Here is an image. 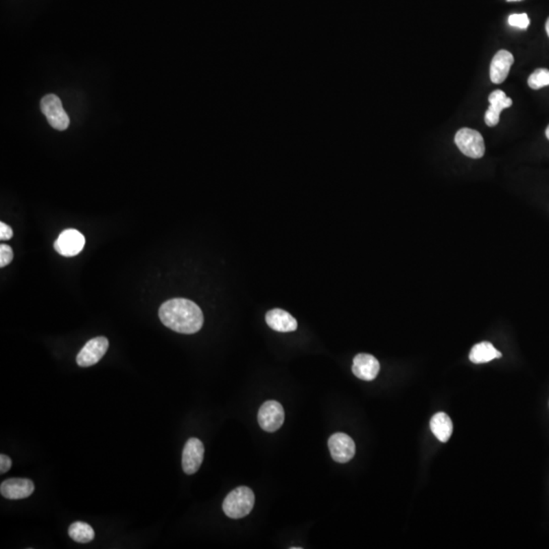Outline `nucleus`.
<instances>
[{"label": "nucleus", "instance_id": "39448f33", "mask_svg": "<svg viewBox=\"0 0 549 549\" xmlns=\"http://www.w3.org/2000/svg\"><path fill=\"white\" fill-rule=\"evenodd\" d=\"M257 419L259 425L265 432H277L284 423V409L277 401H267L261 405Z\"/></svg>", "mask_w": 549, "mask_h": 549}, {"label": "nucleus", "instance_id": "393cba45", "mask_svg": "<svg viewBox=\"0 0 549 549\" xmlns=\"http://www.w3.org/2000/svg\"><path fill=\"white\" fill-rule=\"evenodd\" d=\"M508 1H519V0H508Z\"/></svg>", "mask_w": 549, "mask_h": 549}, {"label": "nucleus", "instance_id": "2eb2a0df", "mask_svg": "<svg viewBox=\"0 0 549 549\" xmlns=\"http://www.w3.org/2000/svg\"><path fill=\"white\" fill-rule=\"evenodd\" d=\"M430 428L439 441L447 443L453 434V422L447 414L439 412L430 420Z\"/></svg>", "mask_w": 549, "mask_h": 549}, {"label": "nucleus", "instance_id": "423d86ee", "mask_svg": "<svg viewBox=\"0 0 549 549\" xmlns=\"http://www.w3.org/2000/svg\"><path fill=\"white\" fill-rule=\"evenodd\" d=\"M108 347L107 338L97 337L90 340L78 354V364L81 367H90L97 364L105 355Z\"/></svg>", "mask_w": 549, "mask_h": 549}, {"label": "nucleus", "instance_id": "7ed1b4c3", "mask_svg": "<svg viewBox=\"0 0 549 549\" xmlns=\"http://www.w3.org/2000/svg\"><path fill=\"white\" fill-rule=\"evenodd\" d=\"M455 143L460 151L472 159H479L485 153V143L480 132L471 128H463L458 130Z\"/></svg>", "mask_w": 549, "mask_h": 549}, {"label": "nucleus", "instance_id": "412c9836", "mask_svg": "<svg viewBox=\"0 0 549 549\" xmlns=\"http://www.w3.org/2000/svg\"><path fill=\"white\" fill-rule=\"evenodd\" d=\"M12 236H14V232H12V228L1 222L0 223V240L5 242V240H10Z\"/></svg>", "mask_w": 549, "mask_h": 549}, {"label": "nucleus", "instance_id": "6e6552de", "mask_svg": "<svg viewBox=\"0 0 549 549\" xmlns=\"http://www.w3.org/2000/svg\"><path fill=\"white\" fill-rule=\"evenodd\" d=\"M86 240L81 232L75 229H67L61 232L58 240L54 242V248L63 257H75L84 248Z\"/></svg>", "mask_w": 549, "mask_h": 549}, {"label": "nucleus", "instance_id": "f03ea898", "mask_svg": "<svg viewBox=\"0 0 549 549\" xmlns=\"http://www.w3.org/2000/svg\"><path fill=\"white\" fill-rule=\"evenodd\" d=\"M255 506V493L246 487H240L232 491L223 502V511L231 519H240L247 516Z\"/></svg>", "mask_w": 549, "mask_h": 549}, {"label": "nucleus", "instance_id": "f8f14e48", "mask_svg": "<svg viewBox=\"0 0 549 549\" xmlns=\"http://www.w3.org/2000/svg\"><path fill=\"white\" fill-rule=\"evenodd\" d=\"M489 103L491 106L485 112V124L489 126H498L500 122V115L502 110L512 106V99L506 97V93L500 90L494 91L489 95Z\"/></svg>", "mask_w": 549, "mask_h": 549}, {"label": "nucleus", "instance_id": "9d476101", "mask_svg": "<svg viewBox=\"0 0 549 549\" xmlns=\"http://www.w3.org/2000/svg\"><path fill=\"white\" fill-rule=\"evenodd\" d=\"M35 491L33 481L26 478L6 479L0 485V493L8 500H23Z\"/></svg>", "mask_w": 549, "mask_h": 549}, {"label": "nucleus", "instance_id": "aec40b11", "mask_svg": "<svg viewBox=\"0 0 549 549\" xmlns=\"http://www.w3.org/2000/svg\"><path fill=\"white\" fill-rule=\"evenodd\" d=\"M509 24L512 27H520V29H527L530 25V20L526 14H512L509 18Z\"/></svg>", "mask_w": 549, "mask_h": 549}, {"label": "nucleus", "instance_id": "a211bd4d", "mask_svg": "<svg viewBox=\"0 0 549 549\" xmlns=\"http://www.w3.org/2000/svg\"><path fill=\"white\" fill-rule=\"evenodd\" d=\"M528 86L533 90H539L549 86V71L546 69H537L528 78Z\"/></svg>", "mask_w": 549, "mask_h": 549}, {"label": "nucleus", "instance_id": "ddd939ff", "mask_svg": "<svg viewBox=\"0 0 549 549\" xmlns=\"http://www.w3.org/2000/svg\"><path fill=\"white\" fill-rule=\"evenodd\" d=\"M514 63V56L506 50H500L494 55L491 65V80L493 84H502L506 81Z\"/></svg>", "mask_w": 549, "mask_h": 549}, {"label": "nucleus", "instance_id": "f3484780", "mask_svg": "<svg viewBox=\"0 0 549 549\" xmlns=\"http://www.w3.org/2000/svg\"><path fill=\"white\" fill-rule=\"evenodd\" d=\"M69 535L79 544H89L94 539L95 531L89 524L78 521L69 526Z\"/></svg>", "mask_w": 549, "mask_h": 549}, {"label": "nucleus", "instance_id": "f257e3e1", "mask_svg": "<svg viewBox=\"0 0 549 549\" xmlns=\"http://www.w3.org/2000/svg\"><path fill=\"white\" fill-rule=\"evenodd\" d=\"M159 318L164 326L177 333L196 334L204 325V314L198 304L185 299L164 302L159 309Z\"/></svg>", "mask_w": 549, "mask_h": 549}, {"label": "nucleus", "instance_id": "20e7f679", "mask_svg": "<svg viewBox=\"0 0 549 549\" xmlns=\"http://www.w3.org/2000/svg\"><path fill=\"white\" fill-rule=\"evenodd\" d=\"M42 113L47 118L48 124L57 130H65L71 120L63 109L60 99L54 94L46 95L41 100Z\"/></svg>", "mask_w": 549, "mask_h": 549}, {"label": "nucleus", "instance_id": "dca6fc26", "mask_svg": "<svg viewBox=\"0 0 549 549\" xmlns=\"http://www.w3.org/2000/svg\"><path fill=\"white\" fill-rule=\"evenodd\" d=\"M502 356V353L494 348L493 344L489 342H481L471 349L469 358H470L471 362L480 364V363L489 362L495 358H500Z\"/></svg>", "mask_w": 549, "mask_h": 549}, {"label": "nucleus", "instance_id": "9b49d317", "mask_svg": "<svg viewBox=\"0 0 549 549\" xmlns=\"http://www.w3.org/2000/svg\"><path fill=\"white\" fill-rule=\"evenodd\" d=\"M381 365L375 356L361 353L354 357L352 371L362 381H373L379 375Z\"/></svg>", "mask_w": 549, "mask_h": 549}, {"label": "nucleus", "instance_id": "b1692460", "mask_svg": "<svg viewBox=\"0 0 549 549\" xmlns=\"http://www.w3.org/2000/svg\"><path fill=\"white\" fill-rule=\"evenodd\" d=\"M546 137H548V139H549V126H548V128H546Z\"/></svg>", "mask_w": 549, "mask_h": 549}, {"label": "nucleus", "instance_id": "4be33fe9", "mask_svg": "<svg viewBox=\"0 0 549 549\" xmlns=\"http://www.w3.org/2000/svg\"><path fill=\"white\" fill-rule=\"evenodd\" d=\"M12 466V461L8 456L0 455V473L1 474H4V473L8 472Z\"/></svg>", "mask_w": 549, "mask_h": 549}, {"label": "nucleus", "instance_id": "6ab92c4d", "mask_svg": "<svg viewBox=\"0 0 549 549\" xmlns=\"http://www.w3.org/2000/svg\"><path fill=\"white\" fill-rule=\"evenodd\" d=\"M14 259V251L8 244H2L0 246V267L4 268L10 265Z\"/></svg>", "mask_w": 549, "mask_h": 549}, {"label": "nucleus", "instance_id": "0eeeda50", "mask_svg": "<svg viewBox=\"0 0 549 549\" xmlns=\"http://www.w3.org/2000/svg\"><path fill=\"white\" fill-rule=\"evenodd\" d=\"M328 445L331 458L338 463H347L355 456V443L346 434H333L329 439Z\"/></svg>", "mask_w": 549, "mask_h": 549}, {"label": "nucleus", "instance_id": "4468645a", "mask_svg": "<svg viewBox=\"0 0 549 549\" xmlns=\"http://www.w3.org/2000/svg\"><path fill=\"white\" fill-rule=\"evenodd\" d=\"M266 322L270 328L280 333H289L297 329V322L289 312L280 308L270 310L266 314Z\"/></svg>", "mask_w": 549, "mask_h": 549}, {"label": "nucleus", "instance_id": "5701e85b", "mask_svg": "<svg viewBox=\"0 0 549 549\" xmlns=\"http://www.w3.org/2000/svg\"><path fill=\"white\" fill-rule=\"evenodd\" d=\"M546 33H548L549 37V18L548 19V21H546Z\"/></svg>", "mask_w": 549, "mask_h": 549}, {"label": "nucleus", "instance_id": "1a4fd4ad", "mask_svg": "<svg viewBox=\"0 0 549 549\" xmlns=\"http://www.w3.org/2000/svg\"><path fill=\"white\" fill-rule=\"evenodd\" d=\"M205 447L200 439L191 438L185 443L183 452V469L187 474L198 472L204 460Z\"/></svg>", "mask_w": 549, "mask_h": 549}]
</instances>
